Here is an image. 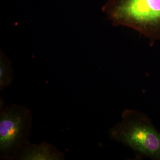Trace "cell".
Wrapping results in <instances>:
<instances>
[{
	"mask_svg": "<svg viewBox=\"0 0 160 160\" xmlns=\"http://www.w3.org/2000/svg\"><path fill=\"white\" fill-rule=\"evenodd\" d=\"M26 108L12 106L1 112L0 149L2 154H9L21 146L27 134L30 121Z\"/></svg>",
	"mask_w": 160,
	"mask_h": 160,
	"instance_id": "3957f363",
	"label": "cell"
},
{
	"mask_svg": "<svg viewBox=\"0 0 160 160\" xmlns=\"http://www.w3.org/2000/svg\"><path fill=\"white\" fill-rule=\"evenodd\" d=\"M23 160H60L64 155L48 143L29 145L24 149L18 157Z\"/></svg>",
	"mask_w": 160,
	"mask_h": 160,
	"instance_id": "277c9868",
	"label": "cell"
},
{
	"mask_svg": "<svg viewBox=\"0 0 160 160\" xmlns=\"http://www.w3.org/2000/svg\"><path fill=\"white\" fill-rule=\"evenodd\" d=\"M12 78L10 62L6 57L1 54L0 62V88L1 91L11 84Z\"/></svg>",
	"mask_w": 160,
	"mask_h": 160,
	"instance_id": "5b68a950",
	"label": "cell"
},
{
	"mask_svg": "<svg viewBox=\"0 0 160 160\" xmlns=\"http://www.w3.org/2000/svg\"><path fill=\"white\" fill-rule=\"evenodd\" d=\"M122 119L109 130V136L140 154L160 160V133L148 116L134 109L123 112Z\"/></svg>",
	"mask_w": 160,
	"mask_h": 160,
	"instance_id": "7a4b0ae2",
	"label": "cell"
},
{
	"mask_svg": "<svg viewBox=\"0 0 160 160\" xmlns=\"http://www.w3.org/2000/svg\"><path fill=\"white\" fill-rule=\"evenodd\" d=\"M113 26L129 27L149 40H160V0H107L102 8Z\"/></svg>",
	"mask_w": 160,
	"mask_h": 160,
	"instance_id": "6da1fadb",
	"label": "cell"
}]
</instances>
